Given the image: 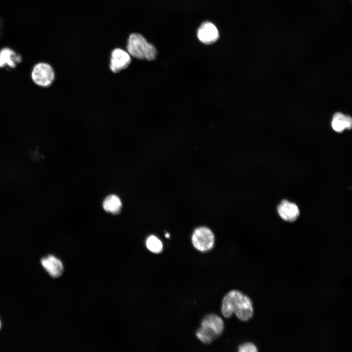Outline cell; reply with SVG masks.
Returning <instances> with one entry per match:
<instances>
[{
    "label": "cell",
    "mask_w": 352,
    "mask_h": 352,
    "mask_svg": "<svg viewBox=\"0 0 352 352\" xmlns=\"http://www.w3.org/2000/svg\"><path fill=\"white\" fill-rule=\"evenodd\" d=\"M352 120L348 115H345V128L350 130L352 128Z\"/></svg>",
    "instance_id": "16"
},
{
    "label": "cell",
    "mask_w": 352,
    "mask_h": 352,
    "mask_svg": "<svg viewBox=\"0 0 352 352\" xmlns=\"http://www.w3.org/2000/svg\"><path fill=\"white\" fill-rule=\"evenodd\" d=\"M127 49L130 56L140 60L153 61L157 55L154 46L139 33H132L129 36Z\"/></svg>",
    "instance_id": "2"
},
{
    "label": "cell",
    "mask_w": 352,
    "mask_h": 352,
    "mask_svg": "<svg viewBox=\"0 0 352 352\" xmlns=\"http://www.w3.org/2000/svg\"><path fill=\"white\" fill-rule=\"evenodd\" d=\"M131 62V56L128 52L116 48L111 54L110 68L113 72L117 73L126 68Z\"/></svg>",
    "instance_id": "5"
},
{
    "label": "cell",
    "mask_w": 352,
    "mask_h": 352,
    "mask_svg": "<svg viewBox=\"0 0 352 352\" xmlns=\"http://www.w3.org/2000/svg\"><path fill=\"white\" fill-rule=\"evenodd\" d=\"M194 246L198 250L205 252L210 250L214 244V236L208 228L201 227L194 232L192 238Z\"/></svg>",
    "instance_id": "4"
},
{
    "label": "cell",
    "mask_w": 352,
    "mask_h": 352,
    "mask_svg": "<svg viewBox=\"0 0 352 352\" xmlns=\"http://www.w3.org/2000/svg\"><path fill=\"white\" fill-rule=\"evenodd\" d=\"M201 326L210 329L219 336L223 332L224 323L221 318L218 315L210 314L203 318L201 322Z\"/></svg>",
    "instance_id": "10"
},
{
    "label": "cell",
    "mask_w": 352,
    "mask_h": 352,
    "mask_svg": "<svg viewBox=\"0 0 352 352\" xmlns=\"http://www.w3.org/2000/svg\"><path fill=\"white\" fill-rule=\"evenodd\" d=\"M331 125L336 132H342L345 128V115L341 112L335 113L332 118Z\"/></svg>",
    "instance_id": "13"
},
{
    "label": "cell",
    "mask_w": 352,
    "mask_h": 352,
    "mask_svg": "<svg viewBox=\"0 0 352 352\" xmlns=\"http://www.w3.org/2000/svg\"><path fill=\"white\" fill-rule=\"evenodd\" d=\"M146 246L150 251L154 253H160L163 248V245L160 240L153 235L150 236L147 239Z\"/></svg>",
    "instance_id": "14"
},
{
    "label": "cell",
    "mask_w": 352,
    "mask_h": 352,
    "mask_svg": "<svg viewBox=\"0 0 352 352\" xmlns=\"http://www.w3.org/2000/svg\"><path fill=\"white\" fill-rule=\"evenodd\" d=\"M197 37L203 44H209L216 42L219 38V33L216 26L212 22H203L197 31Z\"/></svg>",
    "instance_id": "6"
},
{
    "label": "cell",
    "mask_w": 352,
    "mask_h": 352,
    "mask_svg": "<svg viewBox=\"0 0 352 352\" xmlns=\"http://www.w3.org/2000/svg\"><path fill=\"white\" fill-rule=\"evenodd\" d=\"M41 263L45 270L53 278H58L63 273L64 266L62 262L52 255L42 258Z\"/></svg>",
    "instance_id": "7"
},
{
    "label": "cell",
    "mask_w": 352,
    "mask_h": 352,
    "mask_svg": "<svg viewBox=\"0 0 352 352\" xmlns=\"http://www.w3.org/2000/svg\"><path fill=\"white\" fill-rule=\"evenodd\" d=\"M103 207L107 212L112 214H117L120 211L122 203L118 197L111 195L105 199L103 203Z\"/></svg>",
    "instance_id": "11"
},
{
    "label": "cell",
    "mask_w": 352,
    "mask_h": 352,
    "mask_svg": "<svg viewBox=\"0 0 352 352\" xmlns=\"http://www.w3.org/2000/svg\"><path fill=\"white\" fill-rule=\"evenodd\" d=\"M196 335L197 338L204 344H210L218 336L210 329L200 327L197 331Z\"/></svg>",
    "instance_id": "12"
},
{
    "label": "cell",
    "mask_w": 352,
    "mask_h": 352,
    "mask_svg": "<svg viewBox=\"0 0 352 352\" xmlns=\"http://www.w3.org/2000/svg\"><path fill=\"white\" fill-rule=\"evenodd\" d=\"M221 313L225 318L233 313L242 321L249 320L253 314L251 300L248 296L238 290H232L224 297L221 304Z\"/></svg>",
    "instance_id": "1"
},
{
    "label": "cell",
    "mask_w": 352,
    "mask_h": 352,
    "mask_svg": "<svg viewBox=\"0 0 352 352\" xmlns=\"http://www.w3.org/2000/svg\"><path fill=\"white\" fill-rule=\"evenodd\" d=\"M165 237H166V238H169V234L168 233L166 234H165Z\"/></svg>",
    "instance_id": "17"
},
{
    "label": "cell",
    "mask_w": 352,
    "mask_h": 352,
    "mask_svg": "<svg viewBox=\"0 0 352 352\" xmlns=\"http://www.w3.org/2000/svg\"><path fill=\"white\" fill-rule=\"evenodd\" d=\"M33 81L38 86L47 87L51 85L55 78L52 67L46 63L36 64L31 72Z\"/></svg>",
    "instance_id": "3"
},
{
    "label": "cell",
    "mask_w": 352,
    "mask_h": 352,
    "mask_svg": "<svg viewBox=\"0 0 352 352\" xmlns=\"http://www.w3.org/2000/svg\"><path fill=\"white\" fill-rule=\"evenodd\" d=\"M238 351L239 352H256L258 350L254 344L247 342L240 345Z\"/></svg>",
    "instance_id": "15"
},
{
    "label": "cell",
    "mask_w": 352,
    "mask_h": 352,
    "mask_svg": "<svg viewBox=\"0 0 352 352\" xmlns=\"http://www.w3.org/2000/svg\"><path fill=\"white\" fill-rule=\"evenodd\" d=\"M278 213L284 220L292 222L295 220L299 215V210L296 204L284 200L278 205Z\"/></svg>",
    "instance_id": "8"
},
{
    "label": "cell",
    "mask_w": 352,
    "mask_h": 352,
    "mask_svg": "<svg viewBox=\"0 0 352 352\" xmlns=\"http://www.w3.org/2000/svg\"><path fill=\"white\" fill-rule=\"evenodd\" d=\"M22 59L19 54L9 47H5L0 50V67L7 66L14 68L17 64L21 62Z\"/></svg>",
    "instance_id": "9"
},
{
    "label": "cell",
    "mask_w": 352,
    "mask_h": 352,
    "mask_svg": "<svg viewBox=\"0 0 352 352\" xmlns=\"http://www.w3.org/2000/svg\"><path fill=\"white\" fill-rule=\"evenodd\" d=\"M1 321L0 320V330L1 329Z\"/></svg>",
    "instance_id": "18"
}]
</instances>
